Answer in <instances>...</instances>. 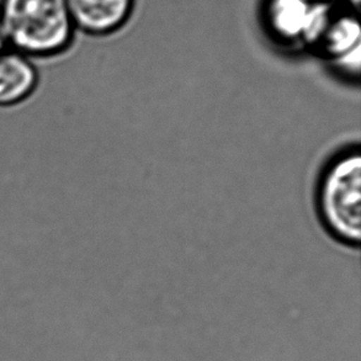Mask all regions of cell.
<instances>
[{
    "instance_id": "obj_1",
    "label": "cell",
    "mask_w": 361,
    "mask_h": 361,
    "mask_svg": "<svg viewBox=\"0 0 361 361\" xmlns=\"http://www.w3.org/2000/svg\"><path fill=\"white\" fill-rule=\"evenodd\" d=\"M0 27L6 49L29 59L63 54L77 34L67 0H0Z\"/></svg>"
},
{
    "instance_id": "obj_2",
    "label": "cell",
    "mask_w": 361,
    "mask_h": 361,
    "mask_svg": "<svg viewBox=\"0 0 361 361\" xmlns=\"http://www.w3.org/2000/svg\"><path fill=\"white\" fill-rule=\"evenodd\" d=\"M323 225L347 245L359 247L361 240V154L348 149L331 161L323 171L317 192Z\"/></svg>"
},
{
    "instance_id": "obj_3",
    "label": "cell",
    "mask_w": 361,
    "mask_h": 361,
    "mask_svg": "<svg viewBox=\"0 0 361 361\" xmlns=\"http://www.w3.org/2000/svg\"><path fill=\"white\" fill-rule=\"evenodd\" d=\"M342 1L262 0L260 23L279 47L313 54Z\"/></svg>"
},
{
    "instance_id": "obj_4",
    "label": "cell",
    "mask_w": 361,
    "mask_h": 361,
    "mask_svg": "<svg viewBox=\"0 0 361 361\" xmlns=\"http://www.w3.org/2000/svg\"><path fill=\"white\" fill-rule=\"evenodd\" d=\"M357 11L343 0L313 52L349 79L360 75L361 31Z\"/></svg>"
},
{
    "instance_id": "obj_5",
    "label": "cell",
    "mask_w": 361,
    "mask_h": 361,
    "mask_svg": "<svg viewBox=\"0 0 361 361\" xmlns=\"http://www.w3.org/2000/svg\"><path fill=\"white\" fill-rule=\"evenodd\" d=\"M77 32L109 36L125 26L135 11L136 0H67Z\"/></svg>"
},
{
    "instance_id": "obj_6",
    "label": "cell",
    "mask_w": 361,
    "mask_h": 361,
    "mask_svg": "<svg viewBox=\"0 0 361 361\" xmlns=\"http://www.w3.org/2000/svg\"><path fill=\"white\" fill-rule=\"evenodd\" d=\"M37 73L29 57L5 49L0 52V105L23 102L34 92Z\"/></svg>"
},
{
    "instance_id": "obj_7",
    "label": "cell",
    "mask_w": 361,
    "mask_h": 361,
    "mask_svg": "<svg viewBox=\"0 0 361 361\" xmlns=\"http://www.w3.org/2000/svg\"><path fill=\"white\" fill-rule=\"evenodd\" d=\"M5 49H6V44H5L4 36H3L1 27H0V52H1V51H4Z\"/></svg>"
},
{
    "instance_id": "obj_8",
    "label": "cell",
    "mask_w": 361,
    "mask_h": 361,
    "mask_svg": "<svg viewBox=\"0 0 361 361\" xmlns=\"http://www.w3.org/2000/svg\"><path fill=\"white\" fill-rule=\"evenodd\" d=\"M344 1H345L347 4L350 5V6L354 8V9L357 10V8H359V1H360V0H344Z\"/></svg>"
}]
</instances>
